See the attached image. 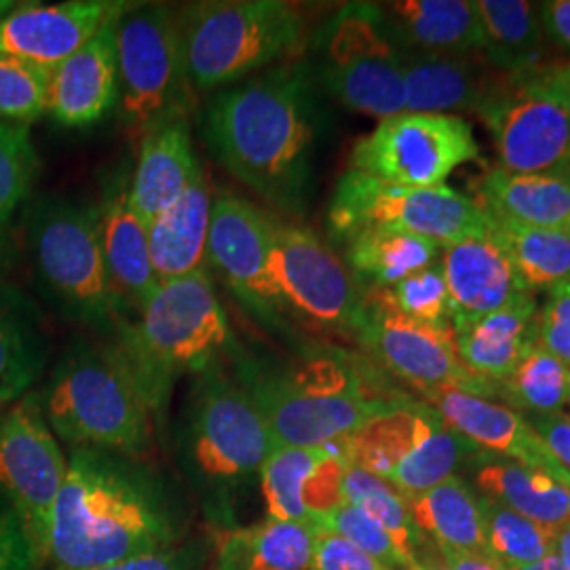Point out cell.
I'll use <instances>...</instances> for the list:
<instances>
[{
	"instance_id": "cell-1",
	"label": "cell",
	"mask_w": 570,
	"mask_h": 570,
	"mask_svg": "<svg viewBox=\"0 0 570 570\" xmlns=\"http://www.w3.org/2000/svg\"><path fill=\"white\" fill-rule=\"evenodd\" d=\"M305 63L216 89L202 112V134L216 164L287 216H303L317 106Z\"/></svg>"
},
{
	"instance_id": "cell-2",
	"label": "cell",
	"mask_w": 570,
	"mask_h": 570,
	"mask_svg": "<svg viewBox=\"0 0 570 570\" xmlns=\"http://www.w3.org/2000/svg\"><path fill=\"white\" fill-rule=\"evenodd\" d=\"M180 524L161 487L125 456L77 449L53 505L47 560L87 570L178 546Z\"/></svg>"
},
{
	"instance_id": "cell-3",
	"label": "cell",
	"mask_w": 570,
	"mask_h": 570,
	"mask_svg": "<svg viewBox=\"0 0 570 570\" xmlns=\"http://www.w3.org/2000/svg\"><path fill=\"white\" fill-rule=\"evenodd\" d=\"M233 374L261 410L275 449H317L353 435L404 395H391L334 353L273 364L239 348Z\"/></svg>"
},
{
	"instance_id": "cell-4",
	"label": "cell",
	"mask_w": 570,
	"mask_h": 570,
	"mask_svg": "<svg viewBox=\"0 0 570 570\" xmlns=\"http://www.w3.org/2000/svg\"><path fill=\"white\" fill-rule=\"evenodd\" d=\"M41 404L51 431L75 449L104 450L134 461L153 450L157 412L115 341L77 336L53 366Z\"/></svg>"
},
{
	"instance_id": "cell-5",
	"label": "cell",
	"mask_w": 570,
	"mask_h": 570,
	"mask_svg": "<svg viewBox=\"0 0 570 570\" xmlns=\"http://www.w3.org/2000/svg\"><path fill=\"white\" fill-rule=\"evenodd\" d=\"M271 452L265 419L237 376L220 364L199 374L184 410L178 456L216 529H235L237 499L261 478Z\"/></svg>"
},
{
	"instance_id": "cell-6",
	"label": "cell",
	"mask_w": 570,
	"mask_h": 570,
	"mask_svg": "<svg viewBox=\"0 0 570 570\" xmlns=\"http://www.w3.org/2000/svg\"><path fill=\"white\" fill-rule=\"evenodd\" d=\"M115 343L138 372L155 412L164 410L176 379L199 376L237 351L207 266L159 284L136 322L122 320Z\"/></svg>"
},
{
	"instance_id": "cell-7",
	"label": "cell",
	"mask_w": 570,
	"mask_h": 570,
	"mask_svg": "<svg viewBox=\"0 0 570 570\" xmlns=\"http://www.w3.org/2000/svg\"><path fill=\"white\" fill-rule=\"evenodd\" d=\"M26 233L45 298L63 317L115 336L125 308L104 261L98 205L42 195L28 207Z\"/></svg>"
},
{
	"instance_id": "cell-8",
	"label": "cell",
	"mask_w": 570,
	"mask_h": 570,
	"mask_svg": "<svg viewBox=\"0 0 570 570\" xmlns=\"http://www.w3.org/2000/svg\"><path fill=\"white\" fill-rule=\"evenodd\" d=\"M188 81L216 91L245 81L275 61L294 58L306 41L303 11L284 0H205L178 13Z\"/></svg>"
},
{
	"instance_id": "cell-9",
	"label": "cell",
	"mask_w": 570,
	"mask_h": 570,
	"mask_svg": "<svg viewBox=\"0 0 570 570\" xmlns=\"http://www.w3.org/2000/svg\"><path fill=\"white\" fill-rule=\"evenodd\" d=\"M117 56L122 122L136 140L161 122L188 117L195 89L176 11L129 2L117 20Z\"/></svg>"
},
{
	"instance_id": "cell-10",
	"label": "cell",
	"mask_w": 570,
	"mask_h": 570,
	"mask_svg": "<svg viewBox=\"0 0 570 570\" xmlns=\"http://www.w3.org/2000/svg\"><path fill=\"white\" fill-rule=\"evenodd\" d=\"M372 226L406 230L440 245L487 239L494 230L480 205L446 184L412 188L348 169L334 188L327 228L334 239L345 242Z\"/></svg>"
},
{
	"instance_id": "cell-11",
	"label": "cell",
	"mask_w": 570,
	"mask_h": 570,
	"mask_svg": "<svg viewBox=\"0 0 570 570\" xmlns=\"http://www.w3.org/2000/svg\"><path fill=\"white\" fill-rule=\"evenodd\" d=\"M324 51L320 77L332 98L381 121L406 112L404 51L389 37L381 4L341 9L326 28Z\"/></svg>"
},
{
	"instance_id": "cell-12",
	"label": "cell",
	"mask_w": 570,
	"mask_h": 570,
	"mask_svg": "<svg viewBox=\"0 0 570 570\" xmlns=\"http://www.w3.org/2000/svg\"><path fill=\"white\" fill-rule=\"evenodd\" d=\"M480 157V144L465 119L454 115L402 112L360 138L351 169L397 186H444L461 165Z\"/></svg>"
},
{
	"instance_id": "cell-13",
	"label": "cell",
	"mask_w": 570,
	"mask_h": 570,
	"mask_svg": "<svg viewBox=\"0 0 570 570\" xmlns=\"http://www.w3.org/2000/svg\"><path fill=\"white\" fill-rule=\"evenodd\" d=\"M66 469L41 395L28 393L0 410V497L20 518L39 562L47 560L51 515Z\"/></svg>"
},
{
	"instance_id": "cell-14",
	"label": "cell",
	"mask_w": 570,
	"mask_h": 570,
	"mask_svg": "<svg viewBox=\"0 0 570 570\" xmlns=\"http://www.w3.org/2000/svg\"><path fill=\"white\" fill-rule=\"evenodd\" d=\"M353 334L379 364L423 395L440 387L480 397L501 395V383L480 379L463 366L452 330L416 322L385 305L370 289L362 294Z\"/></svg>"
},
{
	"instance_id": "cell-15",
	"label": "cell",
	"mask_w": 570,
	"mask_h": 570,
	"mask_svg": "<svg viewBox=\"0 0 570 570\" xmlns=\"http://www.w3.org/2000/svg\"><path fill=\"white\" fill-rule=\"evenodd\" d=\"M275 284L282 313L308 326L353 332L362 292L345 263L313 230L277 220Z\"/></svg>"
},
{
	"instance_id": "cell-16",
	"label": "cell",
	"mask_w": 570,
	"mask_h": 570,
	"mask_svg": "<svg viewBox=\"0 0 570 570\" xmlns=\"http://www.w3.org/2000/svg\"><path fill=\"white\" fill-rule=\"evenodd\" d=\"M275 216L242 197L226 193L214 197L207 263L239 305L268 326L282 317L275 284Z\"/></svg>"
},
{
	"instance_id": "cell-17",
	"label": "cell",
	"mask_w": 570,
	"mask_h": 570,
	"mask_svg": "<svg viewBox=\"0 0 570 570\" xmlns=\"http://www.w3.org/2000/svg\"><path fill=\"white\" fill-rule=\"evenodd\" d=\"M501 169L570 180V112L505 87L482 106Z\"/></svg>"
},
{
	"instance_id": "cell-18",
	"label": "cell",
	"mask_w": 570,
	"mask_h": 570,
	"mask_svg": "<svg viewBox=\"0 0 570 570\" xmlns=\"http://www.w3.org/2000/svg\"><path fill=\"white\" fill-rule=\"evenodd\" d=\"M127 4L122 0L20 2L0 20V56L56 68L108 21L121 16Z\"/></svg>"
},
{
	"instance_id": "cell-19",
	"label": "cell",
	"mask_w": 570,
	"mask_h": 570,
	"mask_svg": "<svg viewBox=\"0 0 570 570\" xmlns=\"http://www.w3.org/2000/svg\"><path fill=\"white\" fill-rule=\"evenodd\" d=\"M348 468L345 438L317 449H275L261 469L266 515L315 524L341 508Z\"/></svg>"
},
{
	"instance_id": "cell-20",
	"label": "cell",
	"mask_w": 570,
	"mask_h": 570,
	"mask_svg": "<svg viewBox=\"0 0 570 570\" xmlns=\"http://www.w3.org/2000/svg\"><path fill=\"white\" fill-rule=\"evenodd\" d=\"M117 20L119 16L51 68L47 115L61 127L79 129L102 121L119 102Z\"/></svg>"
},
{
	"instance_id": "cell-21",
	"label": "cell",
	"mask_w": 570,
	"mask_h": 570,
	"mask_svg": "<svg viewBox=\"0 0 570 570\" xmlns=\"http://www.w3.org/2000/svg\"><path fill=\"white\" fill-rule=\"evenodd\" d=\"M425 397L450 428L465 435L478 449L510 456L524 468L550 471L570 484L569 471L553 459L529 421L511 407L452 387L433 389Z\"/></svg>"
},
{
	"instance_id": "cell-22",
	"label": "cell",
	"mask_w": 570,
	"mask_h": 570,
	"mask_svg": "<svg viewBox=\"0 0 570 570\" xmlns=\"http://www.w3.org/2000/svg\"><path fill=\"white\" fill-rule=\"evenodd\" d=\"M440 268L449 287L452 327L487 317L532 294L492 237L444 245Z\"/></svg>"
},
{
	"instance_id": "cell-23",
	"label": "cell",
	"mask_w": 570,
	"mask_h": 570,
	"mask_svg": "<svg viewBox=\"0 0 570 570\" xmlns=\"http://www.w3.org/2000/svg\"><path fill=\"white\" fill-rule=\"evenodd\" d=\"M469 56L404 51L406 112L449 115L452 110L480 112L508 82L490 77L489 61Z\"/></svg>"
},
{
	"instance_id": "cell-24",
	"label": "cell",
	"mask_w": 570,
	"mask_h": 570,
	"mask_svg": "<svg viewBox=\"0 0 570 570\" xmlns=\"http://www.w3.org/2000/svg\"><path fill=\"white\" fill-rule=\"evenodd\" d=\"M100 214L104 261L122 308L140 311L157 292L148 245V225L129 202V180L117 176L106 186Z\"/></svg>"
},
{
	"instance_id": "cell-25",
	"label": "cell",
	"mask_w": 570,
	"mask_h": 570,
	"mask_svg": "<svg viewBox=\"0 0 570 570\" xmlns=\"http://www.w3.org/2000/svg\"><path fill=\"white\" fill-rule=\"evenodd\" d=\"M199 171L188 117L161 122L140 140L138 164L129 178V202L148 225L183 195Z\"/></svg>"
},
{
	"instance_id": "cell-26",
	"label": "cell",
	"mask_w": 570,
	"mask_h": 570,
	"mask_svg": "<svg viewBox=\"0 0 570 570\" xmlns=\"http://www.w3.org/2000/svg\"><path fill=\"white\" fill-rule=\"evenodd\" d=\"M389 37L402 51L482 53L484 30L471 0H400L381 4Z\"/></svg>"
},
{
	"instance_id": "cell-27",
	"label": "cell",
	"mask_w": 570,
	"mask_h": 570,
	"mask_svg": "<svg viewBox=\"0 0 570 570\" xmlns=\"http://www.w3.org/2000/svg\"><path fill=\"white\" fill-rule=\"evenodd\" d=\"M456 353L471 374L503 383L539 346V311L532 294L487 317L452 327Z\"/></svg>"
},
{
	"instance_id": "cell-28",
	"label": "cell",
	"mask_w": 570,
	"mask_h": 570,
	"mask_svg": "<svg viewBox=\"0 0 570 570\" xmlns=\"http://www.w3.org/2000/svg\"><path fill=\"white\" fill-rule=\"evenodd\" d=\"M212 204L214 197L202 169L183 195L148 223L150 261L159 284L207 266Z\"/></svg>"
},
{
	"instance_id": "cell-29",
	"label": "cell",
	"mask_w": 570,
	"mask_h": 570,
	"mask_svg": "<svg viewBox=\"0 0 570 570\" xmlns=\"http://www.w3.org/2000/svg\"><path fill=\"white\" fill-rule=\"evenodd\" d=\"M492 223L529 228H570V180L546 174L490 169L478 184V202Z\"/></svg>"
},
{
	"instance_id": "cell-30",
	"label": "cell",
	"mask_w": 570,
	"mask_h": 570,
	"mask_svg": "<svg viewBox=\"0 0 570 570\" xmlns=\"http://www.w3.org/2000/svg\"><path fill=\"white\" fill-rule=\"evenodd\" d=\"M47 355L41 311L16 285H0V410L28 395Z\"/></svg>"
},
{
	"instance_id": "cell-31",
	"label": "cell",
	"mask_w": 570,
	"mask_h": 570,
	"mask_svg": "<svg viewBox=\"0 0 570 570\" xmlns=\"http://www.w3.org/2000/svg\"><path fill=\"white\" fill-rule=\"evenodd\" d=\"M317 527L266 518L220 532L209 570H311Z\"/></svg>"
},
{
	"instance_id": "cell-32",
	"label": "cell",
	"mask_w": 570,
	"mask_h": 570,
	"mask_svg": "<svg viewBox=\"0 0 570 570\" xmlns=\"http://www.w3.org/2000/svg\"><path fill=\"white\" fill-rule=\"evenodd\" d=\"M345 244L346 265L353 277L370 287H391L410 275L438 265L444 245L397 228L372 226L351 235Z\"/></svg>"
},
{
	"instance_id": "cell-33",
	"label": "cell",
	"mask_w": 570,
	"mask_h": 570,
	"mask_svg": "<svg viewBox=\"0 0 570 570\" xmlns=\"http://www.w3.org/2000/svg\"><path fill=\"white\" fill-rule=\"evenodd\" d=\"M412 522L435 541L438 551H459L489 558L480 497L468 484L450 475L435 489L406 499Z\"/></svg>"
},
{
	"instance_id": "cell-34",
	"label": "cell",
	"mask_w": 570,
	"mask_h": 570,
	"mask_svg": "<svg viewBox=\"0 0 570 570\" xmlns=\"http://www.w3.org/2000/svg\"><path fill=\"white\" fill-rule=\"evenodd\" d=\"M475 7L484 30L482 53L490 66L505 77H515L548 61L543 60L546 35L539 4L527 0H480Z\"/></svg>"
},
{
	"instance_id": "cell-35",
	"label": "cell",
	"mask_w": 570,
	"mask_h": 570,
	"mask_svg": "<svg viewBox=\"0 0 570 570\" xmlns=\"http://www.w3.org/2000/svg\"><path fill=\"white\" fill-rule=\"evenodd\" d=\"M475 480L487 497L539 524L560 529L570 520V484L550 471L505 461H484Z\"/></svg>"
},
{
	"instance_id": "cell-36",
	"label": "cell",
	"mask_w": 570,
	"mask_h": 570,
	"mask_svg": "<svg viewBox=\"0 0 570 570\" xmlns=\"http://www.w3.org/2000/svg\"><path fill=\"white\" fill-rule=\"evenodd\" d=\"M492 225V239L505 249L530 292L570 284V228Z\"/></svg>"
},
{
	"instance_id": "cell-37",
	"label": "cell",
	"mask_w": 570,
	"mask_h": 570,
	"mask_svg": "<svg viewBox=\"0 0 570 570\" xmlns=\"http://www.w3.org/2000/svg\"><path fill=\"white\" fill-rule=\"evenodd\" d=\"M489 560L499 570L534 564L556 553L558 529L539 524L492 497H480Z\"/></svg>"
},
{
	"instance_id": "cell-38",
	"label": "cell",
	"mask_w": 570,
	"mask_h": 570,
	"mask_svg": "<svg viewBox=\"0 0 570 570\" xmlns=\"http://www.w3.org/2000/svg\"><path fill=\"white\" fill-rule=\"evenodd\" d=\"M475 454H482V450L442 419L412 450L406 461L391 473L387 484L404 499L423 494L442 484L459 463Z\"/></svg>"
},
{
	"instance_id": "cell-39",
	"label": "cell",
	"mask_w": 570,
	"mask_h": 570,
	"mask_svg": "<svg viewBox=\"0 0 570 570\" xmlns=\"http://www.w3.org/2000/svg\"><path fill=\"white\" fill-rule=\"evenodd\" d=\"M343 499L387 530L397 550L410 562L419 560V553L425 546V534L412 522L406 499L391 484L364 469L348 465L343 478Z\"/></svg>"
},
{
	"instance_id": "cell-40",
	"label": "cell",
	"mask_w": 570,
	"mask_h": 570,
	"mask_svg": "<svg viewBox=\"0 0 570 570\" xmlns=\"http://www.w3.org/2000/svg\"><path fill=\"white\" fill-rule=\"evenodd\" d=\"M501 395L532 414H560L570 402V367L546 348L534 346L501 383Z\"/></svg>"
},
{
	"instance_id": "cell-41",
	"label": "cell",
	"mask_w": 570,
	"mask_h": 570,
	"mask_svg": "<svg viewBox=\"0 0 570 570\" xmlns=\"http://www.w3.org/2000/svg\"><path fill=\"white\" fill-rule=\"evenodd\" d=\"M39 174V155L30 127L0 121V226L13 218L30 197Z\"/></svg>"
},
{
	"instance_id": "cell-42",
	"label": "cell",
	"mask_w": 570,
	"mask_h": 570,
	"mask_svg": "<svg viewBox=\"0 0 570 570\" xmlns=\"http://www.w3.org/2000/svg\"><path fill=\"white\" fill-rule=\"evenodd\" d=\"M385 305L429 326L452 330L449 287L440 263L428 266L391 287H370Z\"/></svg>"
},
{
	"instance_id": "cell-43",
	"label": "cell",
	"mask_w": 570,
	"mask_h": 570,
	"mask_svg": "<svg viewBox=\"0 0 570 570\" xmlns=\"http://www.w3.org/2000/svg\"><path fill=\"white\" fill-rule=\"evenodd\" d=\"M51 68L0 56V121L30 125L49 106Z\"/></svg>"
},
{
	"instance_id": "cell-44",
	"label": "cell",
	"mask_w": 570,
	"mask_h": 570,
	"mask_svg": "<svg viewBox=\"0 0 570 570\" xmlns=\"http://www.w3.org/2000/svg\"><path fill=\"white\" fill-rule=\"evenodd\" d=\"M315 527L345 537L346 541H351L355 548L366 551L367 556H372L387 569L410 570V567L414 564L402 551L397 550V546L389 537L387 530L355 505L343 503L341 508L320 518L315 522Z\"/></svg>"
},
{
	"instance_id": "cell-45",
	"label": "cell",
	"mask_w": 570,
	"mask_h": 570,
	"mask_svg": "<svg viewBox=\"0 0 570 570\" xmlns=\"http://www.w3.org/2000/svg\"><path fill=\"white\" fill-rule=\"evenodd\" d=\"M539 346L570 367V284L548 289L539 311Z\"/></svg>"
},
{
	"instance_id": "cell-46",
	"label": "cell",
	"mask_w": 570,
	"mask_h": 570,
	"mask_svg": "<svg viewBox=\"0 0 570 570\" xmlns=\"http://www.w3.org/2000/svg\"><path fill=\"white\" fill-rule=\"evenodd\" d=\"M508 81L515 91L548 100L570 112V61H546L522 75L508 77Z\"/></svg>"
},
{
	"instance_id": "cell-47",
	"label": "cell",
	"mask_w": 570,
	"mask_h": 570,
	"mask_svg": "<svg viewBox=\"0 0 570 570\" xmlns=\"http://www.w3.org/2000/svg\"><path fill=\"white\" fill-rule=\"evenodd\" d=\"M311 570H391L366 551L355 548L345 537L317 527L311 556Z\"/></svg>"
},
{
	"instance_id": "cell-48",
	"label": "cell",
	"mask_w": 570,
	"mask_h": 570,
	"mask_svg": "<svg viewBox=\"0 0 570 570\" xmlns=\"http://www.w3.org/2000/svg\"><path fill=\"white\" fill-rule=\"evenodd\" d=\"M207 548L204 541H188L167 550L153 551L115 564L87 570H204Z\"/></svg>"
},
{
	"instance_id": "cell-49",
	"label": "cell",
	"mask_w": 570,
	"mask_h": 570,
	"mask_svg": "<svg viewBox=\"0 0 570 570\" xmlns=\"http://www.w3.org/2000/svg\"><path fill=\"white\" fill-rule=\"evenodd\" d=\"M39 556L32 548L20 518L4 508L0 511V570H32Z\"/></svg>"
},
{
	"instance_id": "cell-50",
	"label": "cell",
	"mask_w": 570,
	"mask_h": 570,
	"mask_svg": "<svg viewBox=\"0 0 570 570\" xmlns=\"http://www.w3.org/2000/svg\"><path fill=\"white\" fill-rule=\"evenodd\" d=\"M530 428L546 442L553 459L570 473V421L562 414H532Z\"/></svg>"
},
{
	"instance_id": "cell-51",
	"label": "cell",
	"mask_w": 570,
	"mask_h": 570,
	"mask_svg": "<svg viewBox=\"0 0 570 570\" xmlns=\"http://www.w3.org/2000/svg\"><path fill=\"white\" fill-rule=\"evenodd\" d=\"M543 35L570 56V0H548L539 4Z\"/></svg>"
},
{
	"instance_id": "cell-52",
	"label": "cell",
	"mask_w": 570,
	"mask_h": 570,
	"mask_svg": "<svg viewBox=\"0 0 570 570\" xmlns=\"http://www.w3.org/2000/svg\"><path fill=\"white\" fill-rule=\"evenodd\" d=\"M444 564L450 570H499L489 558L475 553H459V551H440Z\"/></svg>"
},
{
	"instance_id": "cell-53",
	"label": "cell",
	"mask_w": 570,
	"mask_h": 570,
	"mask_svg": "<svg viewBox=\"0 0 570 570\" xmlns=\"http://www.w3.org/2000/svg\"><path fill=\"white\" fill-rule=\"evenodd\" d=\"M16 265V247L7 233V226H0V285H7V277Z\"/></svg>"
},
{
	"instance_id": "cell-54",
	"label": "cell",
	"mask_w": 570,
	"mask_h": 570,
	"mask_svg": "<svg viewBox=\"0 0 570 570\" xmlns=\"http://www.w3.org/2000/svg\"><path fill=\"white\" fill-rule=\"evenodd\" d=\"M556 556L562 562V569L570 570V520L562 524L556 534Z\"/></svg>"
},
{
	"instance_id": "cell-55",
	"label": "cell",
	"mask_w": 570,
	"mask_h": 570,
	"mask_svg": "<svg viewBox=\"0 0 570 570\" xmlns=\"http://www.w3.org/2000/svg\"><path fill=\"white\" fill-rule=\"evenodd\" d=\"M503 570H564L562 569V562L556 553H551L548 558L534 562V564H527V567H515V569H503Z\"/></svg>"
},
{
	"instance_id": "cell-56",
	"label": "cell",
	"mask_w": 570,
	"mask_h": 570,
	"mask_svg": "<svg viewBox=\"0 0 570 570\" xmlns=\"http://www.w3.org/2000/svg\"><path fill=\"white\" fill-rule=\"evenodd\" d=\"M410 570H450L446 564H438L435 560H431V558H428V560H416L412 567H410Z\"/></svg>"
},
{
	"instance_id": "cell-57",
	"label": "cell",
	"mask_w": 570,
	"mask_h": 570,
	"mask_svg": "<svg viewBox=\"0 0 570 570\" xmlns=\"http://www.w3.org/2000/svg\"><path fill=\"white\" fill-rule=\"evenodd\" d=\"M20 7V2H13V0H0V20L4 18V16H9L13 9H18Z\"/></svg>"
},
{
	"instance_id": "cell-58",
	"label": "cell",
	"mask_w": 570,
	"mask_h": 570,
	"mask_svg": "<svg viewBox=\"0 0 570 570\" xmlns=\"http://www.w3.org/2000/svg\"><path fill=\"white\" fill-rule=\"evenodd\" d=\"M4 510V508H0V511Z\"/></svg>"
}]
</instances>
